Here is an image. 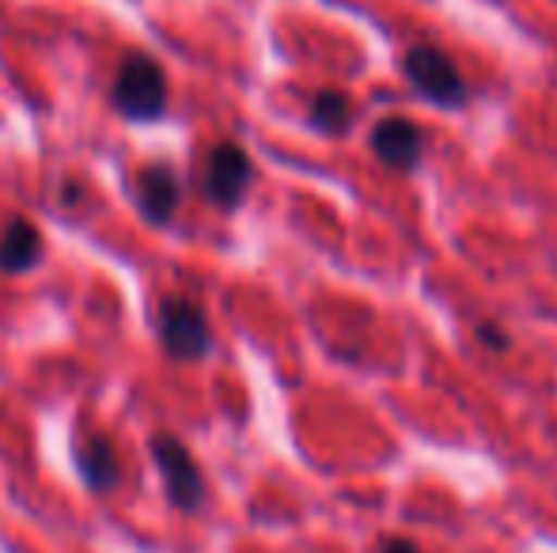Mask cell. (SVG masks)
Wrapping results in <instances>:
<instances>
[{"label":"cell","mask_w":557,"mask_h":553,"mask_svg":"<svg viewBox=\"0 0 557 553\" xmlns=\"http://www.w3.org/2000/svg\"><path fill=\"white\" fill-rule=\"evenodd\" d=\"M111 99L125 122H156L168 111V73L148 53H133L117 68Z\"/></svg>","instance_id":"obj_1"},{"label":"cell","mask_w":557,"mask_h":553,"mask_svg":"<svg viewBox=\"0 0 557 553\" xmlns=\"http://www.w3.org/2000/svg\"><path fill=\"white\" fill-rule=\"evenodd\" d=\"M403 73L429 103L444 106V111H455V106L467 103V84H462V73L455 68V61L447 58L436 46H410L403 58Z\"/></svg>","instance_id":"obj_2"},{"label":"cell","mask_w":557,"mask_h":553,"mask_svg":"<svg viewBox=\"0 0 557 553\" xmlns=\"http://www.w3.org/2000/svg\"><path fill=\"white\" fill-rule=\"evenodd\" d=\"M250 178H255V163L235 140H221V144L209 148L206 167H201V193L216 209H224V213L239 209L250 190Z\"/></svg>","instance_id":"obj_3"},{"label":"cell","mask_w":557,"mask_h":553,"mask_svg":"<svg viewBox=\"0 0 557 553\" xmlns=\"http://www.w3.org/2000/svg\"><path fill=\"white\" fill-rule=\"evenodd\" d=\"M148 448H152V458H156V466H160L168 501L175 504L178 512H198V504L206 501V481H201V470L190 451H186V443L178 440V436L156 432Z\"/></svg>","instance_id":"obj_4"},{"label":"cell","mask_w":557,"mask_h":553,"mask_svg":"<svg viewBox=\"0 0 557 553\" xmlns=\"http://www.w3.org/2000/svg\"><path fill=\"white\" fill-rule=\"evenodd\" d=\"M160 341L175 361H201L213 349V334H209V318L198 303L171 296L160 303Z\"/></svg>","instance_id":"obj_5"},{"label":"cell","mask_w":557,"mask_h":553,"mask_svg":"<svg viewBox=\"0 0 557 553\" xmlns=\"http://www.w3.org/2000/svg\"><path fill=\"white\" fill-rule=\"evenodd\" d=\"M183 183L171 163H148L137 175V209L148 224H168L178 213Z\"/></svg>","instance_id":"obj_6"},{"label":"cell","mask_w":557,"mask_h":553,"mask_svg":"<svg viewBox=\"0 0 557 553\" xmlns=\"http://www.w3.org/2000/svg\"><path fill=\"white\" fill-rule=\"evenodd\" d=\"M372 152L395 171H413L425 155V134L410 118H383L372 129Z\"/></svg>","instance_id":"obj_7"},{"label":"cell","mask_w":557,"mask_h":553,"mask_svg":"<svg viewBox=\"0 0 557 553\" xmlns=\"http://www.w3.org/2000/svg\"><path fill=\"white\" fill-rule=\"evenodd\" d=\"M38 262H42V231L23 216L8 221V228L0 231V274H27Z\"/></svg>","instance_id":"obj_8"},{"label":"cell","mask_w":557,"mask_h":553,"mask_svg":"<svg viewBox=\"0 0 557 553\" xmlns=\"http://www.w3.org/2000/svg\"><path fill=\"white\" fill-rule=\"evenodd\" d=\"M76 470H81L84 486H88L91 493H107V489H114L117 478H122L114 443L107 440V436H84V440L76 443Z\"/></svg>","instance_id":"obj_9"},{"label":"cell","mask_w":557,"mask_h":553,"mask_svg":"<svg viewBox=\"0 0 557 553\" xmlns=\"http://www.w3.org/2000/svg\"><path fill=\"white\" fill-rule=\"evenodd\" d=\"M311 126L326 137H342L352 126V103L342 91H319L311 99Z\"/></svg>","instance_id":"obj_10"},{"label":"cell","mask_w":557,"mask_h":553,"mask_svg":"<svg viewBox=\"0 0 557 553\" xmlns=\"http://www.w3.org/2000/svg\"><path fill=\"white\" fill-rule=\"evenodd\" d=\"M478 341H485L490 349H508V334H500L497 323H478Z\"/></svg>","instance_id":"obj_11"},{"label":"cell","mask_w":557,"mask_h":553,"mask_svg":"<svg viewBox=\"0 0 557 553\" xmlns=\"http://www.w3.org/2000/svg\"><path fill=\"white\" fill-rule=\"evenodd\" d=\"M383 553H421V550L406 539H391V542H383Z\"/></svg>","instance_id":"obj_12"}]
</instances>
